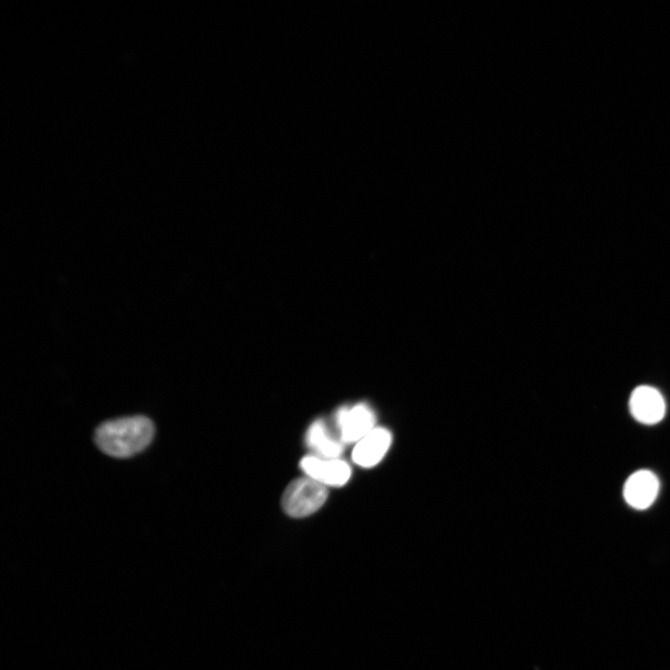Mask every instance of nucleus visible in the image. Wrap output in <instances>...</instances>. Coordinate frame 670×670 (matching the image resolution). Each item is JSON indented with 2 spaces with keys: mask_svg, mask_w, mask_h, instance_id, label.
Segmentation results:
<instances>
[{
  "mask_svg": "<svg viewBox=\"0 0 670 670\" xmlns=\"http://www.w3.org/2000/svg\"><path fill=\"white\" fill-rule=\"evenodd\" d=\"M155 435L153 422L142 415L101 424L94 433L97 447L115 459H129L149 446Z\"/></svg>",
  "mask_w": 670,
  "mask_h": 670,
  "instance_id": "nucleus-1",
  "label": "nucleus"
},
{
  "mask_svg": "<svg viewBox=\"0 0 670 670\" xmlns=\"http://www.w3.org/2000/svg\"><path fill=\"white\" fill-rule=\"evenodd\" d=\"M327 487L309 477L294 479L286 488L281 504L287 515L300 519L308 517L325 505Z\"/></svg>",
  "mask_w": 670,
  "mask_h": 670,
  "instance_id": "nucleus-2",
  "label": "nucleus"
},
{
  "mask_svg": "<svg viewBox=\"0 0 670 670\" xmlns=\"http://www.w3.org/2000/svg\"><path fill=\"white\" fill-rule=\"evenodd\" d=\"M377 416L366 404L344 406L335 415V431L344 444L359 442L375 428Z\"/></svg>",
  "mask_w": 670,
  "mask_h": 670,
  "instance_id": "nucleus-3",
  "label": "nucleus"
},
{
  "mask_svg": "<svg viewBox=\"0 0 670 670\" xmlns=\"http://www.w3.org/2000/svg\"><path fill=\"white\" fill-rule=\"evenodd\" d=\"M306 475L326 487H344L352 477V468L341 460H326L308 455L300 462Z\"/></svg>",
  "mask_w": 670,
  "mask_h": 670,
  "instance_id": "nucleus-4",
  "label": "nucleus"
},
{
  "mask_svg": "<svg viewBox=\"0 0 670 670\" xmlns=\"http://www.w3.org/2000/svg\"><path fill=\"white\" fill-rule=\"evenodd\" d=\"M630 409L637 421L646 424H655L664 418L666 404L657 389L642 386L632 392Z\"/></svg>",
  "mask_w": 670,
  "mask_h": 670,
  "instance_id": "nucleus-5",
  "label": "nucleus"
},
{
  "mask_svg": "<svg viewBox=\"0 0 670 670\" xmlns=\"http://www.w3.org/2000/svg\"><path fill=\"white\" fill-rule=\"evenodd\" d=\"M306 443L315 457L326 460H338L344 450V443L336 431L321 418L309 426Z\"/></svg>",
  "mask_w": 670,
  "mask_h": 670,
  "instance_id": "nucleus-6",
  "label": "nucleus"
},
{
  "mask_svg": "<svg viewBox=\"0 0 670 670\" xmlns=\"http://www.w3.org/2000/svg\"><path fill=\"white\" fill-rule=\"evenodd\" d=\"M659 492V480L649 470H639L631 475L624 487V497L633 508L643 511L652 505Z\"/></svg>",
  "mask_w": 670,
  "mask_h": 670,
  "instance_id": "nucleus-7",
  "label": "nucleus"
},
{
  "mask_svg": "<svg viewBox=\"0 0 670 670\" xmlns=\"http://www.w3.org/2000/svg\"><path fill=\"white\" fill-rule=\"evenodd\" d=\"M392 442L391 433L383 427H375L369 434L357 442L353 459L362 468L378 465L385 457Z\"/></svg>",
  "mask_w": 670,
  "mask_h": 670,
  "instance_id": "nucleus-8",
  "label": "nucleus"
}]
</instances>
